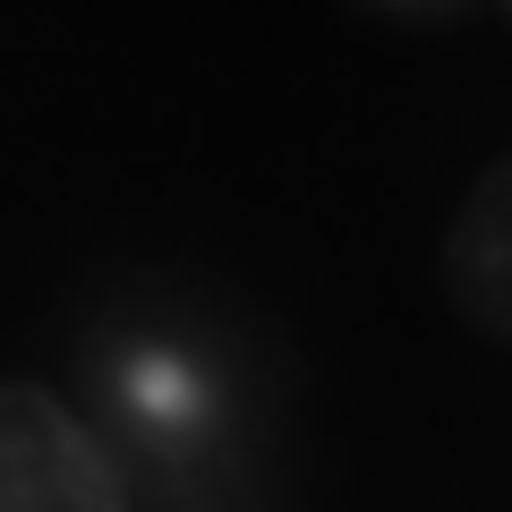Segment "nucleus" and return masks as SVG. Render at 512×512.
<instances>
[{
	"label": "nucleus",
	"mask_w": 512,
	"mask_h": 512,
	"mask_svg": "<svg viewBox=\"0 0 512 512\" xmlns=\"http://www.w3.org/2000/svg\"><path fill=\"white\" fill-rule=\"evenodd\" d=\"M0 512H128L111 453L18 376L0 384Z\"/></svg>",
	"instance_id": "f257e3e1"
},
{
	"label": "nucleus",
	"mask_w": 512,
	"mask_h": 512,
	"mask_svg": "<svg viewBox=\"0 0 512 512\" xmlns=\"http://www.w3.org/2000/svg\"><path fill=\"white\" fill-rule=\"evenodd\" d=\"M444 291L487 342L512 350V154L461 197L444 231Z\"/></svg>",
	"instance_id": "f03ea898"
}]
</instances>
